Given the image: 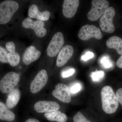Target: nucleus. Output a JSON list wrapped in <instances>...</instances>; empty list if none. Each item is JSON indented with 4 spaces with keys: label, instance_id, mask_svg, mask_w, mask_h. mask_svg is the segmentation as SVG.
<instances>
[{
    "label": "nucleus",
    "instance_id": "nucleus-1",
    "mask_svg": "<svg viewBox=\"0 0 122 122\" xmlns=\"http://www.w3.org/2000/svg\"><path fill=\"white\" fill-rule=\"evenodd\" d=\"M102 108L105 113L112 114L115 113L119 106V102L111 86L103 87L101 93Z\"/></svg>",
    "mask_w": 122,
    "mask_h": 122
},
{
    "label": "nucleus",
    "instance_id": "nucleus-2",
    "mask_svg": "<svg viewBox=\"0 0 122 122\" xmlns=\"http://www.w3.org/2000/svg\"><path fill=\"white\" fill-rule=\"evenodd\" d=\"M19 8V5L15 1L8 0L0 4V24L8 23Z\"/></svg>",
    "mask_w": 122,
    "mask_h": 122
},
{
    "label": "nucleus",
    "instance_id": "nucleus-3",
    "mask_svg": "<svg viewBox=\"0 0 122 122\" xmlns=\"http://www.w3.org/2000/svg\"><path fill=\"white\" fill-rule=\"evenodd\" d=\"M92 8L87 15L90 20L94 21L98 20L109 7V1L107 0H93Z\"/></svg>",
    "mask_w": 122,
    "mask_h": 122
},
{
    "label": "nucleus",
    "instance_id": "nucleus-4",
    "mask_svg": "<svg viewBox=\"0 0 122 122\" xmlns=\"http://www.w3.org/2000/svg\"><path fill=\"white\" fill-rule=\"evenodd\" d=\"M20 80L19 75L16 72L7 73L0 82V90L4 94L10 92L14 89Z\"/></svg>",
    "mask_w": 122,
    "mask_h": 122
},
{
    "label": "nucleus",
    "instance_id": "nucleus-5",
    "mask_svg": "<svg viewBox=\"0 0 122 122\" xmlns=\"http://www.w3.org/2000/svg\"><path fill=\"white\" fill-rule=\"evenodd\" d=\"M115 10L113 7H109L100 18V26L102 30L105 32L112 33L115 30L113 20Z\"/></svg>",
    "mask_w": 122,
    "mask_h": 122
},
{
    "label": "nucleus",
    "instance_id": "nucleus-6",
    "mask_svg": "<svg viewBox=\"0 0 122 122\" xmlns=\"http://www.w3.org/2000/svg\"><path fill=\"white\" fill-rule=\"evenodd\" d=\"M64 44V36L62 33L61 32L56 33L54 35L47 47V55L50 57L56 56L61 49Z\"/></svg>",
    "mask_w": 122,
    "mask_h": 122
},
{
    "label": "nucleus",
    "instance_id": "nucleus-7",
    "mask_svg": "<svg viewBox=\"0 0 122 122\" xmlns=\"http://www.w3.org/2000/svg\"><path fill=\"white\" fill-rule=\"evenodd\" d=\"M78 35L79 39L83 41H87L92 37L99 40L103 37L100 30L94 25H83L79 30Z\"/></svg>",
    "mask_w": 122,
    "mask_h": 122
},
{
    "label": "nucleus",
    "instance_id": "nucleus-8",
    "mask_svg": "<svg viewBox=\"0 0 122 122\" xmlns=\"http://www.w3.org/2000/svg\"><path fill=\"white\" fill-rule=\"evenodd\" d=\"M22 25L25 28L33 30L36 35L39 37H44L47 33L46 29L44 27L45 24L42 21H34L30 18L27 17L22 21Z\"/></svg>",
    "mask_w": 122,
    "mask_h": 122
},
{
    "label": "nucleus",
    "instance_id": "nucleus-9",
    "mask_svg": "<svg viewBox=\"0 0 122 122\" xmlns=\"http://www.w3.org/2000/svg\"><path fill=\"white\" fill-rule=\"evenodd\" d=\"M48 79L46 71L45 70H41L38 73L35 78L30 83V92L33 94L39 92L46 85Z\"/></svg>",
    "mask_w": 122,
    "mask_h": 122
},
{
    "label": "nucleus",
    "instance_id": "nucleus-10",
    "mask_svg": "<svg viewBox=\"0 0 122 122\" xmlns=\"http://www.w3.org/2000/svg\"><path fill=\"white\" fill-rule=\"evenodd\" d=\"M52 95L55 97L63 102L68 103L71 102V93L69 88L63 83H58L56 86Z\"/></svg>",
    "mask_w": 122,
    "mask_h": 122
},
{
    "label": "nucleus",
    "instance_id": "nucleus-11",
    "mask_svg": "<svg viewBox=\"0 0 122 122\" xmlns=\"http://www.w3.org/2000/svg\"><path fill=\"white\" fill-rule=\"evenodd\" d=\"M60 106L57 102L54 101H40L35 103L34 109L39 113H48L58 111Z\"/></svg>",
    "mask_w": 122,
    "mask_h": 122
},
{
    "label": "nucleus",
    "instance_id": "nucleus-12",
    "mask_svg": "<svg viewBox=\"0 0 122 122\" xmlns=\"http://www.w3.org/2000/svg\"><path fill=\"white\" fill-rule=\"evenodd\" d=\"M79 4V0H65L62 5V13L66 18L73 17L75 15Z\"/></svg>",
    "mask_w": 122,
    "mask_h": 122
},
{
    "label": "nucleus",
    "instance_id": "nucleus-13",
    "mask_svg": "<svg viewBox=\"0 0 122 122\" xmlns=\"http://www.w3.org/2000/svg\"><path fill=\"white\" fill-rule=\"evenodd\" d=\"M73 48L72 46L67 45L63 46L58 54L56 60V65L61 67L68 62L73 54Z\"/></svg>",
    "mask_w": 122,
    "mask_h": 122
},
{
    "label": "nucleus",
    "instance_id": "nucleus-14",
    "mask_svg": "<svg viewBox=\"0 0 122 122\" xmlns=\"http://www.w3.org/2000/svg\"><path fill=\"white\" fill-rule=\"evenodd\" d=\"M41 54V52L35 46H30L26 49L23 54V63L26 65H28L37 60L40 57Z\"/></svg>",
    "mask_w": 122,
    "mask_h": 122
},
{
    "label": "nucleus",
    "instance_id": "nucleus-15",
    "mask_svg": "<svg viewBox=\"0 0 122 122\" xmlns=\"http://www.w3.org/2000/svg\"><path fill=\"white\" fill-rule=\"evenodd\" d=\"M28 14L30 18H36L42 21L48 20L51 15L50 12L48 10L40 12L37 6L34 4L31 5L29 8Z\"/></svg>",
    "mask_w": 122,
    "mask_h": 122
},
{
    "label": "nucleus",
    "instance_id": "nucleus-16",
    "mask_svg": "<svg viewBox=\"0 0 122 122\" xmlns=\"http://www.w3.org/2000/svg\"><path fill=\"white\" fill-rule=\"evenodd\" d=\"M20 97V92L18 89H14L10 92L6 101V105L9 109L13 108L17 105Z\"/></svg>",
    "mask_w": 122,
    "mask_h": 122
},
{
    "label": "nucleus",
    "instance_id": "nucleus-17",
    "mask_svg": "<svg viewBox=\"0 0 122 122\" xmlns=\"http://www.w3.org/2000/svg\"><path fill=\"white\" fill-rule=\"evenodd\" d=\"M107 46L110 49H114L119 54L122 55V39L119 37L113 36L107 41Z\"/></svg>",
    "mask_w": 122,
    "mask_h": 122
},
{
    "label": "nucleus",
    "instance_id": "nucleus-18",
    "mask_svg": "<svg viewBox=\"0 0 122 122\" xmlns=\"http://www.w3.org/2000/svg\"><path fill=\"white\" fill-rule=\"evenodd\" d=\"M9 109L5 103L0 102V120L8 122L14 120L15 114Z\"/></svg>",
    "mask_w": 122,
    "mask_h": 122
},
{
    "label": "nucleus",
    "instance_id": "nucleus-19",
    "mask_svg": "<svg viewBox=\"0 0 122 122\" xmlns=\"http://www.w3.org/2000/svg\"><path fill=\"white\" fill-rule=\"evenodd\" d=\"M44 116L49 121L66 122L67 120V117L65 114L58 111L46 113Z\"/></svg>",
    "mask_w": 122,
    "mask_h": 122
},
{
    "label": "nucleus",
    "instance_id": "nucleus-20",
    "mask_svg": "<svg viewBox=\"0 0 122 122\" xmlns=\"http://www.w3.org/2000/svg\"><path fill=\"white\" fill-rule=\"evenodd\" d=\"M7 58L8 63L11 66H16L20 63V56L17 52L8 53Z\"/></svg>",
    "mask_w": 122,
    "mask_h": 122
},
{
    "label": "nucleus",
    "instance_id": "nucleus-21",
    "mask_svg": "<svg viewBox=\"0 0 122 122\" xmlns=\"http://www.w3.org/2000/svg\"><path fill=\"white\" fill-rule=\"evenodd\" d=\"M99 62L103 68L105 69L111 68L113 66V64L109 56L103 55L101 57Z\"/></svg>",
    "mask_w": 122,
    "mask_h": 122
},
{
    "label": "nucleus",
    "instance_id": "nucleus-22",
    "mask_svg": "<svg viewBox=\"0 0 122 122\" xmlns=\"http://www.w3.org/2000/svg\"><path fill=\"white\" fill-rule=\"evenodd\" d=\"M105 76V73L102 71H95L92 72L91 75L92 79L94 82H99L102 80Z\"/></svg>",
    "mask_w": 122,
    "mask_h": 122
},
{
    "label": "nucleus",
    "instance_id": "nucleus-23",
    "mask_svg": "<svg viewBox=\"0 0 122 122\" xmlns=\"http://www.w3.org/2000/svg\"><path fill=\"white\" fill-rule=\"evenodd\" d=\"M8 53L4 48L0 46V61L3 63H8Z\"/></svg>",
    "mask_w": 122,
    "mask_h": 122
},
{
    "label": "nucleus",
    "instance_id": "nucleus-24",
    "mask_svg": "<svg viewBox=\"0 0 122 122\" xmlns=\"http://www.w3.org/2000/svg\"><path fill=\"white\" fill-rule=\"evenodd\" d=\"M73 120L74 122H91L87 120L80 112H78L74 116Z\"/></svg>",
    "mask_w": 122,
    "mask_h": 122
},
{
    "label": "nucleus",
    "instance_id": "nucleus-25",
    "mask_svg": "<svg viewBox=\"0 0 122 122\" xmlns=\"http://www.w3.org/2000/svg\"><path fill=\"white\" fill-rule=\"evenodd\" d=\"M81 89V84L79 83H75L71 87L70 89L71 93L74 94L78 93L80 91Z\"/></svg>",
    "mask_w": 122,
    "mask_h": 122
},
{
    "label": "nucleus",
    "instance_id": "nucleus-26",
    "mask_svg": "<svg viewBox=\"0 0 122 122\" xmlns=\"http://www.w3.org/2000/svg\"><path fill=\"white\" fill-rule=\"evenodd\" d=\"M6 50L9 52L12 53L15 52V44L12 41H9L7 42L5 45Z\"/></svg>",
    "mask_w": 122,
    "mask_h": 122
},
{
    "label": "nucleus",
    "instance_id": "nucleus-27",
    "mask_svg": "<svg viewBox=\"0 0 122 122\" xmlns=\"http://www.w3.org/2000/svg\"><path fill=\"white\" fill-rule=\"evenodd\" d=\"M75 72V70L74 69H71L66 71H64L62 73V76L64 78H67L72 76Z\"/></svg>",
    "mask_w": 122,
    "mask_h": 122
},
{
    "label": "nucleus",
    "instance_id": "nucleus-28",
    "mask_svg": "<svg viewBox=\"0 0 122 122\" xmlns=\"http://www.w3.org/2000/svg\"><path fill=\"white\" fill-rule=\"evenodd\" d=\"M94 56L93 53L91 52H88L86 53V54L81 57V59L83 61H87L93 57Z\"/></svg>",
    "mask_w": 122,
    "mask_h": 122
},
{
    "label": "nucleus",
    "instance_id": "nucleus-29",
    "mask_svg": "<svg viewBox=\"0 0 122 122\" xmlns=\"http://www.w3.org/2000/svg\"><path fill=\"white\" fill-rule=\"evenodd\" d=\"M116 95L119 102L122 106V88L118 89L116 91Z\"/></svg>",
    "mask_w": 122,
    "mask_h": 122
},
{
    "label": "nucleus",
    "instance_id": "nucleus-30",
    "mask_svg": "<svg viewBox=\"0 0 122 122\" xmlns=\"http://www.w3.org/2000/svg\"><path fill=\"white\" fill-rule=\"evenodd\" d=\"M116 65L118 68L122 69V55L116 62Z\"/></svg>",
    "mask_w": 122,
    "mask_h": 122
},
{
    "label": "nucleus",
    "instance_id": "nucleus-31",
    "mask_svg": "<svg viewBox=\"0 0 122 122\" xmlns=\"http://www.w3.org/2000/svg\"><path fill=\"white\" fill-rule=\"evenodd\" d=\"M25 122H40L37 119H35L34 118L29 119L26 120Z\"/></svg>",
    "mask_w": 122,
    "mask_h": 122
}]
</instances>
